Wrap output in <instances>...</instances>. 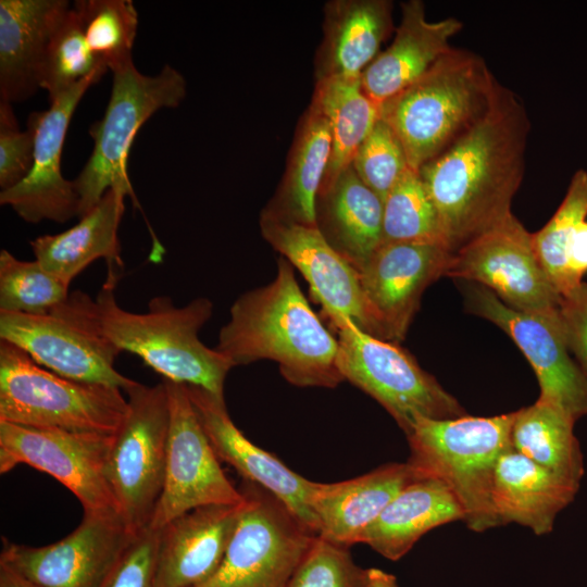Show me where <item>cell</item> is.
<instances>
[{
  "mask_svg": "<svg viewBox=\"0 0 587 587\" xmlns=\"http://www.w3.org/2000/svg\"><path fill=\"white\" fill-rule=\"evenodd\" d=\"M245 504L193 509L160 528L154 587H196L220 565Z\"/></svg>",
  "mask_w": 587,
  "mask_h": 587,
  "instance_id": "44dd1931",
  "label": "cell"
},
{
  "mask_svg": "<svg viewBox=\"0 0 587 587\" xmlns=\"http://www.w3.org/2000/svg\"><path fill=\"white\" fill-rule=\"evenodd\" d=\"M66 0L0 1V100L21 102L40 88L52 30Z\"/></svg>",
  "mask_w": 587,
  "mask_h": 587,
  "instance_id": "cb8c5ba5",
  "label": "cell"
},
{
  "mask_svg": "<svg viewBox=\"0 0 587 587\" xmlns=\"http://www.w3.org/2000/svg\"><path fill=\"white\" fill-rule=\"evenodd\" d=\"M529 129L523 102L500 84L482 118L419 170L452 253L512 213Z\"/></svg>",
  "mask_w": 587,
  "mask_h": 587,
  "instance_id": "6da1fadb",
  "label": "cell"
},
{
  "mask_svg": "<svg viewBox=\"0 0 587 587\" xmlns=\"http://www.w3.org/2000/svg\"><path fill=\"white\" fill-rule=\"evenodd\" d=\"M163 382L168 397L170 428L164 487L150 523L155 529L197 508L243 501L240 488L221 467L186 385Z\"/></svg>",
  "mask_w": 587,
  "mask_h": 587,
  "instance_id": "5bb4252c",
  "label": "cell"
},
{
  "mask_svg": "<svg viewBox=\"0 0 587 587\" xmlns=\"http://www.w3.org/2000/svg\"><path fill=\"white\" fill-rule=\"evenodd\" d=\"M68 287L38 261H23L1 250L0 312L49 314L67 299Z\"/></svg>",
  "mask_w": 587,
  "mask_h": 587,
  "instance_id": "8d00e7d4",
  "label": "cell"
},
{
  "mask_svg": "<svg viewBox=\"0 0 587 587\" xmlns=\"http://www.w3.org/2000/svg\"><path fill=\"white\" fill-rule=\"evenodd\" d=\"M136 535L117 511L84 512L79 525L53 544L3 539L0 564L34 587H105Z\"/></svg>",
  "mask_w": 587,
  "mask_h": 587,
  "instance_id": "8fae6325",
  "label": "cell"
},
{
  "mask_svg": "<svg viewBox=\"0 0 587 587\" xmlns=\"http://www.w3.org/2000/svg\"><path fill=\"white\" fill-rule=\"evenodd\" d=\"M446 276L480 285L522 312L559 310L561 296L536 255L533 234L513 213L453 252Z\"/></svg>",
  "mask_w": 587,
  "mask_h": 587,
  "instance_id": "4fadbf2b",
  "label": "cell"
},
{
  "mask_svg": "<svg viewBox=\"0 0 587 587\" xmlns=\"http://www.w3.org/2000/svg\"><path fill=\"white\" fill-rule=\"evenodd\" d=\"M360 587H399L397 578L380 569H364Z\"/></svg>",
  "mask_w": 587,
  "mask_h": 587,
  "instance_id": "ee69618b",
  "label": "cell"
},
{
  "mask_svg": "<svg viewBox=\"0 0 587 587\" xmlns=\"http://www.w3.org/2000/svg\"><path fill=\"white\" fill-rule=\"evenodd\" d=\"M579 486L510 449L496 466L492 504L500 525L516 523L545 535Z\"/></svg>",
  "mask_w": 587,
  "mask_h": 587,
  "instance_id": "4316f807",
  "label": "cell"
},
{
  "mask_svg": "<svg viewBox=\"0 0 587 587\" xmlns=\"http://www.w3.org/2000/svg\"><path fill=\"white\" fill-rule=\"evenodd\" d=\"M92 53L112 72L133 64L138 13L130 0H77L73 3Z\"/></svg>",
  "mask_w": 587,
  "mask_h": 587,
  "instance_id": "d6a6232c",
  "label": "cell"
},
{
  "mask_svg": "<svg viewBox=\"0 0 587 587\" xmlns=\"http://www.w3.org/2000/svg\"><path fill=\"white\" fill-rule=\"evenodd\" d=\"M420 477L407 462H394L342 482H313L309 502L319 535L347 547L360 544L389 502Z\"/></svg>",
  "mask_w": 587,
  "mask_h": 587,
  "instance_id": "7402d4cb",
  "label": "cell"
},
{
  "mask_svg": "<svg viewBox=\"0 0 587 587\" xmlns=\"http://www.w3.org/2000/svg\"><path fill=\"white\" fill-rule=\"evenodd\" d=\"M351 164L360 179L375 191L383 202L409 168L400 139L382 117L357 150Z\"/></svg>",
  "mask_w": 587,
  "mask_h": 587,
  "instance_id": "74e56055",
  "label": "cell"
},
{
  "mask_svg": "<svg viewBox=\"0 0 587 587\" xmlns=\"http://www.w3.org/2000/svg\"><path fill=\"white\" fill-rule=\"evenodd\" d=\"M586 220L587 172L578 170L553 216L533 233L536 255L561 297L576 287L569 272L567 248L576 228Z\"/></svg>",
  "mask_w": 587,
  "mask_h": 587,
  "instance_id": "e575fe53",
  "label": "cell"
},
{
  "mask_svg": "<svg viewBox=\"0 0 587 587\" xmlns=\"http://www.w3.org/2000/svg\"><path fill=\"white\" fill-rule=\"evenodd\" d=\"M392 29L389 0L328 1L315 57L316 80L361 76Z\"/></svg>",
  "mask_w": 587,
  "mask_h": 587,
  "instance_id": "d4e9b609",
  "label": "cell"
},
{
  "mask_svg": "<svg viewBox=\"0 0 587 587\" xmlns=\"http://www.w3.org/2000/svg\"><path fill=\"white\" fill-rule=\"evenodd\" d=\"M451 255L440 243L383 242L359 271L370 335L402 341L423 292L446 276Z\"/></svg>",
  "mask_w": 587,
  "mask_h": 587,
  "instance_id": "2e32d148",
  "label": "cell"
},
{
  "mask_svg": "<svg viewBox=\"0 0 587 587\" xmlns=\"http://www.w3.org/2000/svg\"><path fill=\"white\" fill-rule=\"evenodd\" d=\"M108 67L92 53L82 24L71 4L59 17L47 45L40 75V88L49 102L96 73Z\"/></svg>",
  "mask_w": 587,
  "mask_h": 587,
  "instance_id": "836d02e7",
  "label": "cell"
},
{
  "mask_svg": "<svg viewBox=\"0 0 587 587\" xmlns=\"http://www.w3.org/2000/svg\"><path fill=\"white\" fill-rule=\"evenodd\" d=\"M467 310L501 328L532 365L540 388L538 398L564 409L575 421L587 414V378L571 357L558 312L535 314L504 304L487 288H466Z\"/></svg>",
  "mask_w": 587,
  "mask_h": 587,
  "instance_id": "9a60e30c",
  "label": "cell"
},
{
  "mask_svg": "<svg viewBox=\"0 0 587 587\" xmlns=\"http://www.w3.org/2000/svg\"><path fill=\"white\" fill-rule=\"evenodd\" d=\"M104 74H92L50 102L48 110L29 115L27 128L34 135L32 170L16 186L0 192V203L11 207L25 222L49 220L62 224L77 217L78 196L73 180L62 176L61 154L77 104Z\"/></svg>",
  "mask_w": 587,
  "mask_h": 587,
  "instance_id": "e0dca14e",
  "label": "cell"
},
{
  "mask_svg": "<svg viewBox=\"0 0 587 587\" xmlns=\"http://www.w3.org/2000/svg\"><path fill=\"white\" fill-rule=\"evenodd\" d=\"M245 504L214 573L196 587H288L316 536L276 496L242 480Z\"/></svg>",
  "mask_w": 587,
  "mask_h": 587,
  "instance_id": "9c48e42d",
  "label": "cell"
},
{
  "mask_svg": "<svg viewBox=\"0 0 587 587\" xmlns=\"http://www.w3.org/2000/svg\"><path fill=\"white\" fill-rule=\"evenodd\" d=\"M330 151L328 122L311 101L297 127L282 183L262 212L278 220L316 226L315 202Z\"/></svg>",
  "mask_w": 587,
  "mask_h": 587,
  "instance_id": "f546056e",
  "label": "cell"
},
{
  "mask_svg": "<svg viewBox=\"0 0 587 587\" xmlns=\"http://www.w3.org/2000/svg\"><path fill=\"white\" fill-rule=\"evenodd\" d=\"M12 103L0 100V187L8 190L21 183L34 162V135L21 130Z\"/></svg>",
  "mask_w": 587,
  "mask_h": 587,
  "instance_id": "ab89813d",
  "label": "cell"
},
{
  "mask_svg": "<svg viewBox=\"0 0 587 587\" xmlns=\"http://www.w3.org/2000/svg\"><path fill=\"white\" fill-rule=\"evenodd\" d=\"M0 587H34L5 565L0 564Z\"/></svg>",
  "mask_w": 587,
  "mask_h": 587,
  "instance_id": "f6af8a7d",
  "label": "cell"
},
{
  "mask_svg": "<svg viewBox=\"0 0 587 587\" xmlns=\"http://www.w3.org/2000/svg\"><path fill=\"white\" fill-rule=\"evenodd\" d=\"M364 569L349 547L316 535L297 566L288 587H360Z\"/></svg>",
  "mask_w": 587,
  "mask_h": 587,
  "instance_id": "f35d334b",
  "label": "cell"
},
{
  "mask_svg": "<svg viewBox=\"0 0 587 587\" xmlns=\"http://www.w3.org/2000/svg\"><path fill=\"white\" fill-rule=\"evenodd\" d=\"M384 202L347 166L320 187L316 226L326 241L358 272L383 243Z\"/></svg>",
  "mask_w": 587,
  "mask_h": 587,
  "instance_id": "484cf974",
  "label": "cell"
},
{
  "mask_svg": "<svg viewBox=\"0 0 587 587\" xmlns=\"http://www.w3.org/2000/svg\"><path fill=\"white\" fill-rule=\"evenodd\" d=\"M126 195L109 189L101 200L73 227L29 241L35 260L66 285L90 263L104 259L109 268L122 267L118 226Z\"/></svg>",
  "mask_w": 587,
  "mask_h": 587,
  "instance_id": "83f0119b",
  "label": "cell"
},
{
  "mask_svg": "<svg viewBox=\"0 0 587 587\" xmlns=\"http://www.w3.org/2000/svg\"><path fill=\"white\" fill-rule=\"evenodd\" d=\"M514 412L482 417H419L405 435L407 463L421 476L446 484L461 503L467 527L484 532L499 526L492 484L500 457L512 449Z\"/></svg>",
  "mask_w": 587,
  "mask_h": 587,
  "instance_id": "5b68a950",
  "label": "cell"
},
{
  "mask_svg": "<svg viewBox=\"0 0 587 587\" xmlns=\"http://www.w3.org/2000/svg\"><path fill=\"white\" fill-rule=\"evenodd\" d=\"M575 422L560 405L538 398L532 405L514 411L512 449L580 485L585 469Z\"/></svg>",
  "mask_w": 587,
  "mask_h": 587,
  "instance_id": "4dcf8cb0",
  "label": "cell"
},
{
  "mask_svg": "<svg viewBox=\"0 0 587 587\" xmlns=\"http://www.w3.org/2000/svg\"><path fill=\"white\" fill-rule=\"evenodd\" d=\"M160 529L138 532L105 587H154Z\"/></svg>",
  "mask_w": 587,
  "mask_h": 587,
  "instance_id": "60d3db41",
  "label": "cell"
},
{
  "mask_svg": "<svg viewBox=\"0 0 587 587\" xmlns=\"http://www.w3.org/2000/svg\"><path fill=\"white\" fill-rule=\"evenodd\" d=\"M462 27V22L454 17L428 21L421 0L403 2L392 42L361 74L363 90L380 105L449 52L450 39Z\"/></svg>",
  "mask_w": 587,
  "mask_h": 587,
  "instance_id": "603a6c76",
  "label": "cell"
},
{
  "mask_svg": "<svg viewBox=\"0 0 587 587\" xmlns=\"http://www.w3.org/2000/svg\"><path fill=\"white\" fill-rule=\"evenodd\" d=\"M337 365L345 380L375 399L407 435L419 417L465 415L457 399L396 342L346 322L337 330Z\"/></svg>",
  "mask_w": 587,
  "mask_h": 587,
  "instance_id": "ba28073f",
  "label": "cell"
},
{
  "mask_svg": "<svg viewBox=\"0 0 587 587\" xmlns=\"http://www.w3.org/2000/svg\"><path fill=\"white\" fill-rule=\"evenodd\" d=\"M564 336L569 350L587 378V283L582 282L559 303Z\"/></svg>",
  "mask_w": 587,
  "mask_h": 587,
  "instance_id": "b9f144b4",
  "label": "cell"
},
{
  "mask_svg": "<svg viewBox=\"0 0 587 587\" xmlns=\"http://www.w3.org/2000/svg\"><path fill=\"white\" fill-rule=\"evenodd\" d=\"M116 283L117 273L109 270L95 299L77 290L51 312L103 338L121 353L138 355L163 379L201 387L224 398L225 378L234 366L199 339L200 329L212 315V301L197 298L176 307L170 297L158 296L149 301L146 312L136 313L118 305Z\"/></svg>",
  "mask_w": 587,
  "mask_h": 587,
  "instance_id": "7a4b0ae2",
  "label": "cell"
},
{
  "mask_svg": "<svg viewBox=\"0 0 587 587\" xmlns=\"http://www.w3.org/2000/svg\"><path fill=\"white\" fill-rule=\"evenodd\" d=\"M567 265L573 284L578 286L587 273V220L578 225L570 241Z\"/></svg>",
  "mask_w": 587,
  "mask_h": 587,
  "instance_id": "7bdbcfd3",
  "label": "cell"
},
{
  "mask_svg": "<svg viewBox=\"0 0 587 587\" xmlns=\"http://www.w3.org/2000/svg\"><path fill=\"white\" fill-rule=\"evenodd\" d=\"M464 519L463 508L450 488L439 479L423 476L389 502L364 532L360 544L397 561L427 532L450 522H464Z\"/></svg>",
  "mask_w": 587,
  "mask_h": 587,
  "instance_id": "f1b7e54d",
  "label": "cell"
},
{
  "mask_svg": "<svg viewBox=\"0 0 587 587\" xmlns=\"http://www.w3.org/2000/svg\"><path fill=\"white\" fill-rule=\"evenodd\" d=\"M114 436L0 422V473L29 465L66 487L84 512H120L107 476Z\"/></svg>",
  "mask_w": 587,
  "mask_h": 587,
  "instance_id": "7c38bea8",
  "label": "cell"
},
{
  "mask_svg": "<svg viewBox=\"0 0 587 587\" xmlns=\"http://www.w3.org/2000/svg\"><path fill=\"white\" fill-rule=\"evenodd\" d=\"M186 389L220 461L234 467L243 480L254 483L276 496L319 535L317 522L309 502L313 482L250 441L234 424L224 398L197 386L186 385Z\"/></svg>",
  "mask_w": 587,
  "mask_h": 587,
  "instance_id": "ffe728a7",
  "label": "cell"
},
{
  "mask_svg": "<svg viewBox=\"0 0 587 587\" xmlns=\"http://www.w3.org/2000/svg\"><path fill=\"white\" fill-rule=\"evenodd\" d=\"M500 83L483 58L451 48L421 77L380 104L409 167L419 170L466 133L489 109Z\"/></svg>",
  "mask_w": 587,
  "mask_h": 587,
  "instance_id": "277c9868",
  "label": "cell"
},
{
  "mask_svg": "<svg viewBox=\"0 0 587 587\" xmlns=\"http://www.w3.org/2000/svg\"><path fill=\"white\" fill-rule=\"evenodd\" d=\"M263 238L308 282L313 299L336 330L351 321L370 334L359 272L324 238L317 226L260 214Z\"/></svg>",
  "mask_w": 587,
  "mask_h": 587,
  "instance_id": "ac0fdd59",
  "label": "cell"
},
{
  "mask_svg": "<svg viewBox=\"0 0 587 587\" xmlns=\"http://www.w3.org/2000/svg\"><path fill=\"white\" fill-rule=\"evenodd\" d=\"M125 392L128 411L114 436L107 476L120 514L138 533L150 526L164 487L170 405L163 380H135Z\"/></svg>",
  "mask_w": 587,
  "mask_h": 587,
  "instance_id": "30bf717a",
  "label": "cell"
},
{
  "mask_svg": "<svg viewBox=\"0 0 587 587\" xmlns=\"http://www.w3.org/2000/svg\"><path fill=\"white\" fill-rule=\"evenodd\" d=\"M0 340L25 351L36 363L63 377L125 391L135 380L114 367L121 352L64 317L0 312Z\"/></svg>",
  "mask_w": 587,
  "mask_h": 587,
  "instance_id": "d6986e66",
  "label": "cell"
},
{
  "mask_svg": "<svg viewBox=\"0 0 587 587\" xmlns=\"http://www.w3.org/2000/svg\"><path fill=\"white\" fill-rule=\"evenodd\" d=\"M383 242L446 246L434 203L419 172L410 167L384 200Z\"/></svg>",
  "mask_w": 587,
  "mask_h": 587,
  "instance_id": "d590c367",
  "label": "cell"
},
{
  "mask_svg": "<svg viewBox=\"0 0 587 587\" xmlns=\"http://www.w3.org/2000/svg\"><path fill=\"white\" fill-rule=\"evenodd\" d=\"M312 102L326 117L332 136L323 186L352 163L357 150L380 117V105L365 93L361 76L316 80Z\"/></svg>",
  "mask_w": 587,
  "mask_h": 587,
  "instance_id": "1f68e13d",
  "label": "cell"
},
{
  "mask_svg": "<svg viewBox=\"0 0 587 587\" xmlns=\"http://www.w3.org/2000/svg\"><path fill=\"white\" fill-rule=\"evenodd\" d=\"M229 314L215 349L233 366L272 360L298 387L335 388L345 380L337 365L338 341L311 309L285 258L277 262L275 278L240 295Z\"/></svg>",
  "mask_w": 587,
  "mask_h": 587,
  "instance_id": "3957f363",
  "label": "cell"
},
{
  "mask_svg": "<svg viewBox=\"0 0 587 587\" xmlns=\"http://www.w3.org/2000/svg\"><path fill=\"white\" fill-rule=\"evenodd\" d=\"M186 91L184 76L171 65H164L154 76L140 73L134 63L113 72L105 113L89 129L92 152L73 179L79 200L78 218L112 188L125 192L139 207L127 171L132 143L147 120L161 109L178 107Z\"/></svg>",
  "mask_w": 587,
  "mask_h": 587,
  "instance_id": "52a82bcc",
  "label": "cell"
},
{
  "mask_svg": "<svg viewBox=\"0 0 587 587\" xmlns=\"http://www.w3.org/2000/svg\"><path fill=\"white\" fill-rule=\"evenodd\" d=\"M122 391L58 375L0 340V422L115 435L128 411Z\"/></svg>",
  "mask_w": 587,
  "mask_h": 587,
  "instance_id": "8992f818",
  "label": "cell"
}]
</instances>
